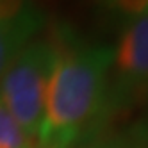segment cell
<instances>
[{
	"mask_svg": "<svg viewBox=\"0 0 148 148\" xmlns=\"http://www.w3.org/2000/svg\"><path fill=\"white\" fill-rule=\"evenodd\" d=\"M0 148H36L30 137L0 102Z\"/></svg>",
	"mask_w": 148,
	"mask_h": 148,
	"instance_id": "5",
	"label": "cell"
},
{
	"mask_svg": "<svg viewBox=\"0 0 148 148\" xmlns=\"http://www.w3.org/2000/svg\"><path fill=\"white\" fill-rule=\"evenodd\" d=\"M111 66V47L57 45L36 141L39 148H75L93 139L112 109Z\"/></svg>",
	"mask_w": 148,
	"mask_h": 148,
	"instance_id": "1",
	"label": "cell"
},
{
	"mask_svg": "<svg viewBox=\"0 0 148 148\" xmlns=\"http://www.w3.org/2000/svg\"><path fill=\"white\" fill-rule=\"evenodd\" d=\"M43 22V14L30 0H0V77Z\"/></svg>",
	"mask_w": 148,
	"mask_h": 148,
	"instance_id": "4",
	"label": "cell"
},
{
	"mask_svg": "<svg viewBox=\"0 0 148 148\" xmlns=\"http://www.w3.org/2000/svg\"><path fill=\"white\" fill-rule=\"evenodd\" d=\"M75 148H141L139 141H129V139H102V141H84Z\"/></svg>",
	"mask_w": 148,
	"mask_h": 148,
	"instance_id": "7",
	"label": "cell"
},
{
	"mask_svg": "<svg viewBox=\"0 0 148 148\" xmlns=\"http://www.w3.org/2000/svg\"><path fill=\"white\" fill-rule=\"evenodd\" d=\"M109 5L129 20L148 13V0H107Z\"/></svg>",
	"mask_w": 148,
	"mask_h": 148,
	"instance_id": "6",
	"label": "cell"
},
{
	"mask_svg": "<svg viewBox=\"0 0 148 148\" xmlns=\"http://www.w3.org/2000/svg\"><path fill=\"white\" fill-rule=\"evenodd\" d=\"M56 56L57 45L52 41H29L0 77V102L34 145L43 121L47 89Z\"/></svg>",
	"mask_w": 148,
	"mask_h": 148,
	"instance_id": "2",
	"label": "cell"
},
{
	"mask_svg": "<svg viewBox=\"0 0 148 148\" xmlns=\"http://www.w3.org/2000/svg\"><path fill=\"white\" fill-rule=\"evenodd\" d=\"M111 107L148 93V13L129 20L112 48Z\"/></svg>",
	"mask_w": 148,
	"mask_h": 148,
	"instance_id": "3",
	"label": "cell"
}]
</instances>
